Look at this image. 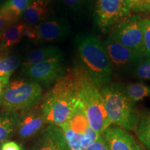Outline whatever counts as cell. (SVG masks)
Segmentation results:
<instances>
[{"label": "cell", "mask_w": 150, "mask_h": 150, "mask_svg": "<svg viewBox=\"0 0 150 150\" xmlns=\"http://www.w3.org/2000/svg\"><path fill=\"white\" fill-rule=\"evenodd\" d=\"M78 100L77 81L72 70L56 82L42 99L41 108L48 125L63 126L70 119Z\"/></svg>", "instance_id": "cell-1"}, {"label": "cell", "mask_w": 150, "mask_h": 150, "mask_svg": "<svg viewBox=\"0 0 150 150\" xmlns=\"http://www.w3.org/2000/svg\"><path fill=\"white\" fill-rule=\"evenodd\" d=\"M75 45L82 67L99 88L110 83L112 72L103 43L95 35L80 34Z\"/></svg>", "instance_id": "cell-2"}, {"label": "cell", "mask_w": 150, "mask_h": 150, "mask_svg": "<svg viewBox=\"0 0 150 150\" xmlns=\"http://www.w3.org/2000/svg\"><path fill=\"white\" fill-rule=\"evenodd\" d=\"M73 71L77 81L79 99L83 105L90 125L97 134L102 135L112 125L100 88L82 66H76Z\"/></svg>", "instance_id": "cell-3"}, {"label": "cell", "mask_w": 150, "mask_h": 150, "mask_svg": "<svg viewBox=\"0 0 150 150\" xmlns=\"http://www.w3.org/2000/svg\"><path fill=\"white\" fill-rule=\"evenodd\" d=\"M100 91L111 125L126 131H136L140 115L136 105L127 95L125 86L109 83L102 86Z\"/></svg>", "instance_id": "cell-4"}, {"label": "cell", "mask_w": 150, "mask_h": 150, "mask_svg": "<svg viewBox=\"0 0 150 150\" xmlns=\"http://www.w3.org/2000/svg\"><path fill=\"white\" fill-rule=\"evenodd\" d=\"M42 97L41 86L30 79L9 81L4 95L1 110L20 112L40 104Z\"/></svg>", "instance_id": "cell-5"}, {"label": "cell", "mask_w": 150, "mask_h": 150, "mask_svg": "<svg viewBox=\"0 0 150 150\" xmlns=\"http://www.w3.org/2000/svg\"><path fill=\"white\" fill-rule=\"evenodd\" d=\"M60 128L70 150H86L100 136L90 125L83 105L79 99L70 119Z\"/></svg>", "instance_id": "cell-6"}, {"label": "cell", "mask_w": 150, "mask_h": 150, "mask_svg": "<svg viewBox=\"0 0 150 150\" xmlns=\"http://www.w3.org/2000/svg\"><path fill=\"white\" fill-rule=\"evenodd\" d=\"M103 43L111 67L112 74L120 78L134 74L144 54L126 47L108 36Z\"/></svg>", "instance_id": "cell-7"}, {"label": "cell", "mask_w": 150, "mask_h": 150, "mask_svg": "<svg viewBox=\"0 0 150 150\" xmlns=\"http://www.w3.org/2000/svg\"><path fill=\"white\" fill-rule=\"evenodd\" d=\"M143 18L130 15L112 28L108 36L126 47L144 54Z\"/></svg>", "instance_id": "cell-8"}, {"label": "cell", "mask_w": 150, "mask_h": 150, "mask_svg": "<svg viewBox=\"0 0 150 150\" xmlns=\"http://www.w3.org/2000/svg\"><path fill=\"white\" fill-rule=\"evenodd\" d=\"M22 74L39 85L55 83L67 74L63 54L38 64L20 69Z\"/></svg>", "instance_id": "cell-9"}, {"label": "cell", "mask_w": 150, "mask_h": 150, "mask_svg": "<svg viewBox=\"0 0 150 150\" xmlns=\"http://www.w3.org/2000/svg\"><path fill=\"white\" fill-rule=\"evenodd\" d=\"M130 13L125 0H96L94 18L99 31L106 33Z\"/></svg>", "instance_id": "cell-10"}, {"label": "cell", "mask_w": 150, "mask_h": 150, "mask_svg": "<svg viewBox=\"0 0 150 150\" xmlns=\"http://www.w3.org/2000/svg\"><path fill=\"white\" fill-rule=\"evenodd\" d=\"M48 125L41 105L18 112L16 132L22 140H29L37 136Z\"/></svg>", "instance_id": "cell-11"}, {"label": "cell", "mask_w": 150, "mask_h": 150, "mask_svg": "<svg viewBox=\"0 0 150 150\" xmlns=\"http://www.w3.org/2000/svg\"><path fill=\"white\" fill-rule=\"evenodd\" d=\"M36 38L34 44H46L61 41L70 33L68 22L64 18L50 16L35 26Z\"/></svg>", "instance_id": "cell-12"}, {"label": "cell", "mask_w": 150, "mask_h": 150, "mask_svg": "<svg viewBox=\"0 0 150 150\" xmlns=\"http://www.w3.org/2000/svg\"><path fill=\"white\" fill-rule=\"evenodd\" d=\"M29 150H70L62 129L48 125L36 136Z\"/></svg>", "instance_id": "cell-13"}, {"label": "cell", "mask_w": 150, "mask_h": 150, "mask_svg": "<svg viewBox=\"0 0 150 150\" xmlns=\"http://www.w3.org/2000/svg\"><path fill=\"white\" fill-rule=\"evenodd\" d=\"M102 135L109 150H142L134 137L120 127L110 126Z\"/></svg>", "instance_id": "cell-14"}, {"label": "cell", "mask_w": 150, "mask_h": 150, "mask_svg": "<svg viewBox=\"0 0 150 150\" xmlns=\"http://www.w3.org/2000/svg\"><path fill=\"white\" fill-rule=\"evenodd\" d=\"M49 0H32L22 15V22L35 27L51 16Z\"/></svg>", "instance_id": "cell-15"}, {"label": "cell", "mask_w": 150, "mask_h": 150, "mask_svg": "<svg viewBox=\"0 0 150 150\" xmlns=\"http://www.w3.org/2000/svg\"><path fill=\"white\" fill-rule=\"evenodd\" d=\"M61 54H63V52L56 46L47 45L33 49L22 58L20 69L38 64Z\"/></svg>", "instance_id": "cell-16"}, {"label": "cell", "mask_w": 150, "mask_h": 150, "mask_svg": "<svg viewBox=\"0 0 150 150\" xmlns=\"http://www.w3.org/2000/svg\"><path fill=\"white\" fill-rule=\"evenodd\" d=\"M25 23L18 22L6 29L0 37V52L9 51L23 39Z\"/></svg>", "instance_id": "cell-17"}, {"label": "cell", "mask_w": 150, "mask_h": 150, "mask_svg": "<svg viewBox=\"0 0 150 150\" xmlns=\"http://www.w3.org/2000/svg\"><path fill=\"white\" fill-rule=\"evenodd\" d=\"M18 112L0 111V148L16 134Z\"/></svg>", "instance_id": "cell-18"}, {"label": "cell", "mask_w": 150, "mask_h": 150, "mask_svg": "<svg viewBox=\"0 0 150 150\" xmlns=\"http://www.w3.org/2000/svg\"><path fill=\"white\" fill-rule=\"evenodd\" d=\"M22 57L18 52L9 51L0 52V78H9L21 65Z\"/></svg>", "instance_id": "cell-19"}, {"label": "cell", "mask_w": 150, "mask_h": 150, "mask_svg": "<svg viewBox=\"0 0 150 150\" xmlns=\"http://www.w3.org/2000/svg\"><path fill=\"white\" fill-rule=\"evenodd\" d=\"M125 90L127 96L134 104L150 97V86L141 82L127 84Z\"/></svg>", "instance_id": "cell-20"}, {"label": "cell", "mask_w": 150, "mask_h": 150, "mask_svg": "<svg viewBox=\"0 0 150 150\" xmlns=\"http://www.w3.org/2000/svg\"><path fill=\"white\" fill-rule=\"evenodd\" d=\"M136 131L140 142L150 150V111L143 112L140 116Z\"/></svg>", "instance_id": "cell-21"}, {"label": "cell", "mask_w": 150, "mask_h": 150, "mask_svg": "<svg viewBox=\"0 0 150 150\" xmlns=\"http://www.w3.org/2000/svg\"><path fill=\"white\" fill-rule=\"evenodd\" d=\"M21 18L17 16L9 9L1 6L0 8V33H2L6 29L13 24L20 22Z\"/></svg>", "instance_id": "cell-22"}, {"label": "cell", "mask_w": 150, "mask_h": 150, "mask_svg": "<svg viewBox=\"0 0 150 150\" xmlns=\"http://www.w3.org/2000/svg\"><path fill=\"white\" fill-rule=\"evenodd\" d=\"M32 0H7L2 6L22 18L24 11L27 8Z\"/></svg>", "instance_id": "cell-23"}, {"label": "cell", "mask_w": 150, "mask_h": 150, "mask_svg": "<svg viewBox=\"0 0 150 150\" xmlns=\"http://www.w3.org/2000/svg\"><path fill=\"white\" fill-rule=\"evenodd\" d=\"M134 74L142 80H150V58L144 56L135 68Z\"/></svg>", "instance_id": "cell-24"}, {"label": "cell", "mask_w": 150, "mask_h": 150, "mask_svg": "<svg viewBox=\"0 0 150 150\" xmlns=\"http://www.w3.org/2000/svg\"><path fill=\"white\" fill-rule=\"evenodd\" d=\"M143 45L144 55L150 58V18H143Z\"/></svg>", "instance_id": "cell-25"}, {"label": "cell", "mask_w": 150, "mask_h": 150, "mask_svg": "<svg viewBox=\"0 0 150 150\" xmlns=\"http://www.w3.org/2000/svg\"><path fill=\"white\" fill-rule=\"evenodd\" d=\"M61 3L72 11H78L85 5L86 0H61Z\"/></svg>", "instance_id": "cell-26"}, {"label": "cell", "mask_w": 150, "mask_h": 150, "mask_svg": "<svg viewBox=\"0 0 150 150\" xmlns=\"http://www.w3.org/2000/svg\"><path fill=\"white\" fill-rule=\"evenodd\" d=\"M86 150H109L106 140L103 135H100L97 139L91 143Z\"/></svg>", "instance_id": "cell-27"}, {"label": "cell", "mask_w": 150, "mask_h": 150, "mask_svg": "<svg viewBox=\"0 0 150 150\" xmlns=\"http://www.w3.org/2000/svg\"><path fill=\"white\" fill-rule=\"evenodd\" d=\"M130 11L134 12H143V0H125Z\"/></svg>", "instance_id": "cell-28"}, {"label": "cell", "mask_w": 150, "mask_h": 150, "mask_svg": "<svg viewBox=\"0 0 150 150\" xmlns=\"http://www.w3.org/2000/svg\"><path fill=\"white\" fill-rule=\"evenodd\" d=\"M26 38L28 40L31 41L34 43L36 38V32H35V27L28 25L25 24L23 29V39Z\"/></svg>", "instance_id": "cell-29"}, {"label": "cell", "mask_w": 150, "mask_h": 150, "mask_svg": "<svg viewBox=\"0 0 150 150\" xmlns=\"http://www.w3.org/2000/svg\"><path fill=\"white\" fill-rule=\"evenodd\" d=\"M0 150H24L22 145H20L15 141H9L5 142L0 148Z\"/></svg>", "instance_id": "cell-30"}, {"label": "cell", "mask_w": 150, "mask_h": 150, "mask_svg": "<svg viewBox=\"0 0 150 150\" xmlns=\"http://www.w3.org/2000/svg\"><path fill=\"white\" fill-rule=\"evenodd\" d=\"M9 81H10L9 78H0V106L2 104L4 95Z\"/></svg>", "instance_id": "cell-31"}, {"label": "cell", "mask_w": 150, "mask_h": 150, "mask_svg": "<svg viewBox=\"0 0 150 150\" xmlns=\"http://www.w3.org/2000/svg\"><path fill=\"white\" fill-rule=\"evenodd\" d=\"M150 11V0H143V12Z\"/></svg>", "instance_id": "cell-32"}, {"label": "cell", "mask_w": 150, "mask_h": 150, "mask_svg": "<svg viewBox=\"0 0 150 150\" xmlns=\"http://www.w3.org/2000/svg\"><path fill=\"white\" fill-rule=\"evenodd\" d=\"M6 1L7 0H0V8L2 6L4 5V4Z\"/></svg>", "instance_id": "cell-33"}, {"label": "cell", "mask_w": 150, "mask_h": 150, "mask_svg": "<svg viewBox=\"0 0 150 150\" xmlns=\"http://www.w3.org/2000/svg\"><path fill=\"white\" fill-rule=\"evenodd\" d=\"M0 37H1V33H0Z\"/></svg>", "instance_id": "cell-34"}]
</instances>
